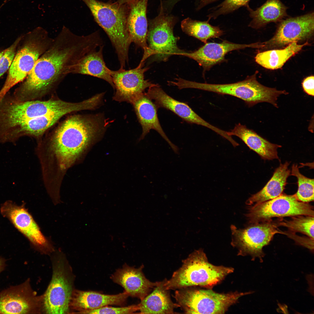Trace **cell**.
I'll use <instances>...</instances> for the list:
<instances>
[{
    "label": "cell",
    "mask_w": 314,
    "mask_h": 314,
    "mask_svg": "<svg viewBox=\"0 0 314 314\" xmlns=\"http://www.w3.org/2000/svg\"><path fill=\"white\" fill-rule=\"evenodd\" d=\"M100 116H72L58 127L47 144L38 152L43 169L58 179L67 170L105 128Z\"/></svg>",
    "instance_id": "obj_1"
},
{
    "label": "cell",
    "mask_w": 314,
    "mask_h": 314,
    "mask_svg": "<svg viewBox=\"0 0 314 314\" xmlns=\"http://www.w3.org/2000/svg\"><path fill=\"white\" fill-rule=\"evenodd\" d=\"M58 42L36 62L25 81L13 96L21 101L32 100L46 93L58 80L74 53H87L90 44L81 38L74 45Z\"/></svg>",
    "instance_id": "obj_2"
},
{
    "label": "cell",
    "mask_w": 314,
    "mask_h": 314,
    "mask_svg": "<svg viewBox=\"0 0 314 314\" xmlns=\"http://www.w3.org/2000/svg\"><path fill=\"white\" fill-rule=\"evenodd\" d=\"M90 10L95 21L109 38L117 54L120 67L124 68L129 60L132 43L126 24L127 4L98 0H82Z\"/></svg>",
    "instance_id": "obj_3"
},
{
    "label": "cell",
    "mask_w": 314,
    "mask_h": 314,
    "mask_svg": "<svg viewBox=\"0 0 314 314\" xmlns=\"http://www.w3.org/2000/svg\"><path fill=\"white\" fill-rule=\"evenodd\" d=\"M181 266L165 283L168 290L199 286L211 289L221 281L234 269L214 265L208 261L202 249L196 250L182 261Z\"/></svg>",
    "instance_id": "obj_4"
},
{
    "label": "cell",
    "mask_w": 314,
    "mask_h": 314,
    "mask_svg": "<svg viewBox=\"0 0 314 314\" xmlns=\"http://www.w3.org/2000/svg\"><path fill=\"white\" fill-rule=\"evenodd\" d=\"M257 73L256 72L242 81L233 83L210 84L185 80L182 85L184 88H195L219 94L233 96L244 101L249 107L263 102L276 106L278 97L281 94V91L260 83L256 79Z\"/></svg>",
    "instance_id": "obj_5"
},
{
    "label": "cell",
    "mask_w": 314,
    "mask_h": 314,
    "mask_svg": "<svg viewBox=\"0 0 314 314\" xmlns=\"http://www.w3.org/2000/svg\"><path fill=\"white\" fill-rule=\"evenodd\" d=\"M249 293L236 291L219 293L211 289L188 287L176 290L174 297L185 313L221 314L225 313L241 297Z\"/></svg>",
    "instance_id": "obj_6"
},
{
    "label": "cell",
    "mask_w": 314,
    "mask_h": 314,
    "mask_svg": "<svg viewBox=\"0 0 314 314\" xmlns=\"http://www.w3.org/2000/svg\"><path fill=\"white\" fill-rule=\"evenodd\" d=\"M177 21L176 17L161 7L158 16L149 20L147 35L149 57L154 55L157 60L165 61L172 55H181L186 52L178 47L179 38L174 34Z\"/></svg>",
    "instance_id": "obj_7"
},
{
    "label": "cell",
    "mask_w": 314,
    "mask_h": 314,
    "mask_svg": "<svg viewBox=\"0 0 314 314\" xmlns=\"http://www.w3.org/2000/svg\"><path fill=\"white\" fill-rule=\"evenodd\" d=\"M299 215L314 216L313 207L300 201L295 195L282 194L270 200L254 204L247 214L249 222L257 223L271 220L274 217Z\"/></svg>",
    "instance_id": "obj_8"
},
{
    "label": "cell",
    "mask_w": 314,
    "mask_h": 314,
    "mask_svg": "<svg viewBox=\"0 0 314 314\" xmlns=\"http://www.w3.org/2000/svg\"><path fill=\"white\" fill-rule=\"evenodd\" d=\"M251 224L244 229L231 227L233 245L239 249V253L249 255L253 258H258L261 262L265 254L263 249L269 244L278 229L276 222L272 220Z\"/></svg>",
    "instance_id": "obj_9"
},
{
    "label": "cell",
    "mask_w": 314,
    "mask_h": 314,
    "mask_svg": "<svg viewBox=\"0 0 314 314\" xmlns=\"http://www.w3.org/2000/svg\"><path fill=\"white\" fill-rule=\"evenodd\" d=\"M313 12L287 19L279 24L274 35L268 40L254 43V48L269 50L282 49L294 42L311 37L314 33Z\"/></svg>",
    "instance_id": "obj_10"
},
{
    "label": "cell",
    "mask_w": 314,
    "mask_h": 314,
    "mask_svg": "<svg viewBox=\"0 0 314 314\" xmlns=\"http://www.w3.org/2000/svg\"><path fill=\"white\" fill-rule=\"evenodd\" d=\"M144 63L140 62L136 68L126 70L121 68L111 71V76L116 89L113 97L116 101L133 104L142 95L147 88L156 84L145 80L144 73L149 69L143 67Z\"/></svg>",
    "instance_id": "obj_11"
},
{
    "label": "cell",
    "mask_w": 314,
    "mask_h": 314,
    "mask_svg": "<svg viewBox=\"0 0 314 314\" xmlns=\"http://www.w3.org/2000/svg\"><path fill=\"white\" fill-rule=\"evenodd\" d=\"M0 211L33 246L42 250L50 249L51 247L49 242L23 205L19 206L11 201H7L1 205Z\"/></svg>",
    "instance_id": "obj_12"
},
{
    "label": "cell",
    "mask_w": 314,
    "mask_h": 314,
    "mask_svg": "<svg viewBox=\"0 0 314 314\" xmlns=\"http://www.w3.org/2000/svg\"><path fill=\"white\" fill-rule=\"evenodd\" d=\"M43 42L38 38L18 51L11 64L6 82L0 90V101L12 87L22 81L31 71L45 49V44Z\"/></svg>",
    "instance_id": "obj_13"
},
{
    "label": "cell",
    "mask_w": 314,
    "mask_h": 314,
    "mask_svg": "<svg viewBox=\"0 0 314 314\" xmlns=\"http://www.w3.org/2000/svg\"><path fill=\"white\" fill-rule=\"evenodd\" d=\"M83 101L71 103L60 100L21 101L13 100L9 107L10 118L14 125L28 120L65 109L83 107Z\"/></svg>",
    "instance_id": "obj_14"
},
{
    "label": "cell",
    "mask_w": 314,
    "mask_h": 314,
    "mask_svg": "<svg viewBox=\"0 0 314 314\" xmlns=\"http://www.w3.org/2000/svg\"><path fill=\"white\" fill-rule=\"evenodd\" d=\"M63 263L54 269L51 281L44 298L45 311L48 314H64L68 311L72 286Z\"/></svg>",
    "instance_id": "obj_15"
},
{
    "label": "cell",
    "mask_w": 314,
    "mask_h": 314,
    "mask_svg": "<svg viewBox=\"0 0 314 314\" xmlns=\"http://www.w3.org/2000/svg\"><path fill=\"white\" fill-rule=\"evenodd\" d=\"M148 88L145 94L150 99L154 101L157 107L169 110L186 122L208 128L222 137L225 135V131L205 121L186 104L176 100L169 96L158 84Z\"/></svg>",
    "instance_id": "obj_16"
},
{
    "label": "cell",
    "mask_w": 314,
    "mask_h": 314,
    "mask_svg": "<svg viewBox=\"0 0 314 314\" xmlns=\"http://www.w3.org/2000/svg\"><path fill=\"white\" fill-rule=\"evenodd\" d=\"M148 0H133L127 4L126 24L132 42L141 48L144 53L141 61L148 58L147 42L148 22L147 10Z\"/></svg>",
    "instance_id": "obj_17"
},
{
    "label": "cell",
    "mask_w": 314,
    "mask_h": 314,
    "mask_svg": "<svg viewBox=\"0 0 314 314\" xmlns=\"http://www.w3.org/2000/svg\"><path fill=\"white\" fill-rule=\"evenodd\" d=\"M144 267L143 265L136 268L125 263L111 275L110 279L122 286L129 296L137 298L141 301L158 282H151L146 277L142 272Z\"/></svg>",
    "instance_id": "obj_18"
},
{
    "label": "cell",
    "mask_w": 314,
    "mask_h": 314,
    "mask_svg": "<svg viewBox=\"0 0 314 314\" xmlns=\"http://www.w3.org/2000/svg\"><path fill=\"white\" fill-rule=\"evenodd\" d=\"M251 47V44H238L224 40L220 43L207 42L193 52H185L181 55L195 60L205 72L223 62L225 55L228 52Z\"/></svg>",
    "instance_id": "obj_19"
},
{
    "label": "cell",
    "mask_w": 314,
    "mask_h": 314,
    "mask_svg": "<svg viewBox=\"0 0 314 314\" xmlns=\"http://www.w3.org/2000/svg\"><path fill=\"white\" fill-rule=\"evenodd\" d=\"M35 300L26 283L0 292V314H26L31 312Z\"/></svg>",
    "instance_id": "obj_20"
},
{
    "label": "cell",
    "mask_w": 314,
    "mask_h": 314,
    "mask_svg": "<svg viewBox=\"0 0 314 314\" xmlns=\"http://www.w3.org/2000/svg\"><path fill=\"white\" fill-rule=\"evenodd\" d=\"M138 119L142 128L140 139H143L150 130L156 131L170 146L174 153L179 154V149L170 141L160 123L157 113V107L144 93L132 104Z\"/></svg>",
    "instance_id": "obj_21"
},
{
    "label": "cell",
    "mask_w": 314,
    "mask_h": 314,
    "mask_svg": "<svg viewBox=\"0 0 314 314\" xmlns=\"http://www.w3.org/2000/svg\"><path fill=\"white\" fill-rule=\"evenodd\" d=\"M85 109V108L84 107L69 108L24 121L12 129L10 132V135L15 141L25 135L39 136L63 116Z\"/></svg>",
    "instance_id": "obj_22"
},
{
    "label": "cell",
    "mask_w": 314,
    "mask_h": 314,
    "mask_svg": "<svg viewBox=\"0 0 314 314\" xmlns=\"http://www.w3.org/2000/svg\"><path fill=\"white\" fill-rule=\"evenodd\" d=\"M129 296L125 291L116 295L104 294L94 291H77L71 300L73 306L81 313L109 305H124Z\"/></svg>",
    "instance_id": "obj_23"
},
{
    "label": "cell",
    "mask_w": 314,
    "mask_h": 314,
    "mask_svg": "<svg viewBox=\"0 0 314 314\" xmlns=\"http://www.w3.org/2000/svg\"><path fill=\"white\" fill-rule=\"evenodd\" d=\"M228 133L231 136L234 135L239 138L263 159H279L277 150L281 146L271 143L245 125L240 123L237 124Z\"/></svg>",
    "instance_id": "obj_24"
},
{
    "label": "cell",
    "mask_w": 314,
    "mask_h": 314,
    "mask_svg": "<svg viewBox=\"0 0 314 314\" xmlns=\"http://www.w3.org/2000/svg\"><path fill=\"white\" fill-rule=\"evenodd\" d=\"M166 279L158 282L149 294L138 304L139 313L141 314H174L175 308L179 307L172 301L169 290L166 288L165 283Z\"/></svg>",
    "instance_id": "obj_25"
},
{
    "label": "cell",
    "mask_w": 314,
    "mask_h": 314,
    "mask_svg": "<svg viewBox=\"0 0 314 314\" xmlns=\"http://www.w3.org/2000/svg\"><path fill=\"white\" fill-rule=\"evenodd\" d=\"M104 45L98 50L91 51L83 56L73 65L77 73L89 75L106 81L114 89L111 76V70L106 66L103 56Z\"/></svg>",
    "instance_id": "obj_26"
},
{
    "label": "cell",
    "mask_w": 314,
    "mask_h": 314,
    "mask_svg": "<svg viewBox=\"0 0 314 314\" xmlns=\"http://www.w3.org/2000/svg\"><path fill=\"white\" fill-rule=\"evenodd\" d=\"M289 163L281 164L275 170L270 180L259 191L253 195L247 201L249 205L261 203L274 199L282 194L287 180L290 174Z\"/></svg>",
    "instance_id": "obj_27"
},
{
    "label": "cell",
    "mask_w": 314,
    "mask_h": 314,
    "mask_svg": "<svg viewBox=\"0 0 314 314\" xmlns=\"http://www.w3.org/2000/svg\"><path fill=\"white\" fill-rule=\"evenodd\" d=\"M247 7L252 19L249 26L254 28H259L270 22H278L287 15L286 8L280 0H267L255 10Z\"/></svg>",
    "instance_id": "obj_28"
},
{
    "label": "cell",
    "mask_w": 314,
    "mask_h": 314,
    "mask_svg": "<svg viewBox=\"0 0 314 314\" xmlns=\"http://www.w3.org/2000/svg\"><path fill=\"white\" fill-rule=\"evenodd\" d=\"M309 44L308 42L302 44H298L297 42H294L283 49H270L258 53L254 58L255 61L258 64L267 69L274 70L279 69L303 47Z\"/></svg>",
    "instance_id": "obj_29"
},
{
    "label": "cell",
    "mask_w": 314,
    "mask_h": 314,
    "mask_svg": "<svg viewBox=\"0 0 314 314\" xmlns=\"http://www.w3.org/2000/svg\"><path fill=\"white\" fill-rule=\"evenodd\" d=\"M210 20L201 21L188 17L181 22V28L186 34L206 44L209 39L218 38L223 34V31L219 27L209 23Z\"/></svg>",
    "instance_id": "obj_30"
},
{
    "label": "cell",
    "mask_w": 314,
    "mask_h": 314,
    "mask_svg": "<svg viewBox=\"0 0 314 314\" xmlns=\"http://www.w3.org/2000/svg\"><path fill=\"white\" fill-rule=\"evenodd\" d=\"M276 223L278 226L286 227L293 232L302 233L314 240V216H293L290 220H279Z\"/></svg>",
    "instance_id": "obj_31"
},
{
    "label": "cell",
    "mask_w": 314,
    "mask_h": 314,
    "mask_svg": "<svg viewBox=\"0 0 314 314\" xmlns=\"http://www.w3.org/2000/svg\"><path fill=\"white\" fill-rule=\"evenodd\" d=\"M291 174L297 179L298 189L295 195L298 200L308 203L314 200V179L308 178L301 174L297 165L292 166Z\"/></svg>",
    "instance_id": "obj_32"
},
{
    "label": "cell",
    "mask_w": 314,
    "mask_h": 314,
    "mask_svg": "<svg viewBox=\"0 0 314 314\" xmlns=\"http://www.w3.org/2000/svg\"><path fill=\"white\" fill-rule=\"evenodd\" d=\"M250 0H225L215 8L207 16L208 19H216L218 17L232 12L244 6H247Z\"/></svg>",
    "instance_id": "obj_33"
},
{
    "label": "cell",
    "mask_w": 314,
    "mask_h": 314,
    "mask_svg": "<svg viewBox=\"0 0 314 314\" xmlns=\"http://www.w3.org/2000/svg\"><path fill=\"white\" fill-rule=\"evenodd\" d=\"M138 304H134L126 307H114L108 305L91 310L84 311L81 313L84 314H131L139 311Z\"/></svg>",
    "instance_id": "obj_34"
},
{
    "label": "cell",
    "mask_w": 314,
    "mask_h": 314,
    "mask_svg": "<svg viewBox=\"0 0 314 314\" xmlns=\"http://www.w3.org/2000/svg\"><path fill=\"white\" fill-rule=\"evenodd\" d=\"M19 40L6 51L0 58V77L8 69L15 55V51Z\"/></svg>",
    "instance_id": "obj_35"
},
{
    "label": "cell",
    "mask_w": 314,
    "mask_h": 314,
    "mask_svg": "<svg viewBox=\"0 0 314 314\" xmlns=\"http://www.w3.org/2000/svg\"><path fill=\"white\" fill-rule=\"evenodd\" d=\"M302 86L304 92L309 95L313 96L314 95V77L308 76L304 79Z\"/></svg>",
    "instance_id": "obj_36"
},
{
    "label": "cell",
    "mask_w": 314,
    "mask_h": 314,
    "mask_svg": "<svg viewBox=\"0 0 314 314\" xmlns=\"http://www.w3.org/2000/svg\"><path fill=\"white\" fill-rule=\"evenodd\" d=\"M217 0H198L199 3L197 9L199 10L206 6Z\"/></svg>",
    "instance_id": "obj_37"
},
{
    "label": "cell",
    "mask_w": 314,
    "mask_h": 314,
    "mask_svg": "<svg viewBox=\"0 0 314 314\" xmlns=\"http://www.w3.org/2000/svg\"><path fill=\"white\" fill-rule=\"evenodd\" d=\"M133 0H117L116 2L119 5L126 4Z\"/></svg>",
    "instance_id": "obj_38"
},
{
    "label": "cell",
    "mask_w": 314,
    "mask_h": 314,
    "mask_svg": "<svg viewBox=\"0 0 314 314\" xmlns=\"http://www.w3.org/2000/svg\"><path fill=\"white\" fill-rule=\"evenodd\" d=\"M4 263L2 259L0 258V272L2 271L4 267Z\"/></svg>",
    "instance_id": "obj_39"
},
{
    "label": "cell",
    "mask_w": 314,
    "mask_h": 314,
    "mask_svg": "<svg viewBox=\"0 0 314 314\" xmlns=\"http://www.w3.org/2000/svg\"><path fill=\"white\" fill-rule=\"evenodd\" d=\"M5 52H2L1 53H0V58L1 57V56L3 55L4 54Z\"/></svg>",
    "instance_id": "obj_40"
},
{
    "label": "cell",
    "mask_w": 314,
    "mask_h": 314,
    "mask_svg": "<svg viewBox=\"0 0 314 314\" xmlns=\"http://www.w3.org/2000/svg\"><path fill=\"white\" fill-rule=\"evenodd\" d=\"M174 0V1H176V2H178V1H180L181 0Z\"/></svg>",
    "instance_id": "obj_41"
}]
</instances>
